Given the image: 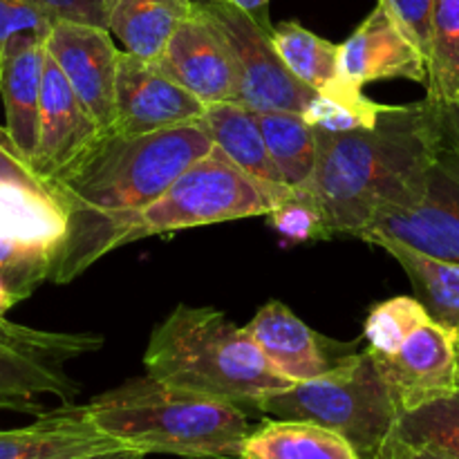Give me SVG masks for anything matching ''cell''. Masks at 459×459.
Masks as SVG:
<instances>
[{"label": "cell", "mask_w": 459, "mask_h": 459, "mask_svg": "<svg viewBox=\"0 0 459 459\" xmlns=\"http://www.w3.org/2000/svg\"><path fill=\"white\" fill-rule=\"evenodd\" d=\"M215 151L202 124L151 134H103L52 184L67 213V236L52 281L67 285L110 251L126 247L130 227L184 170Z\"/></svg>", "instance_id": "obj_1"}, {"label": "cell", "mask_w": 459, "mask_h": 459, "mask_svg": "<svg viewBox=\"0 0 459 459\" xmlns=\"http://www.w3.org/2000/svg\"><path fill=\"white\" fill-rule=\"evenodd\" d=\"M316 170L307 188L323 215L325 238H363L377 215L421 195L442 151V110L429 99L388 106L372 128L316 130Z\"/></svg>", "instance_id": "obj_2"}, {"label": "cell", "mask_w": 459, "mask_h": 459, "mask_svg": "<svg viewBox=\"0 0 459 459\" xmlns=\"http://www.w3.org/2000/svg\"><path fill=\"white\" fill-rule=\"evenodd\" d=\"M146 375L170 388L240 408L294 385L282 377L245 327L213 307L178 305L152 330L143 354Z\"/></svg>", "instance_id": "obj_3"}, {"label": "cell", "mask_w": 459, "mask_h": 459, "mask_svg": "<svg viewBox=\"0 0 459 459\" xmlns=\"http://www.w3.org/2000/svg\"><path fill=\"white\" fill-rule=\"evenodd\" d=\"M101 433L146 455L238 457L251 433L245 408L137 377L83 406Z\"/></svg>", "instance_id": "obj_4"}, {"label": "cell", "mask_w": 459, "mask_h": 459, "mask_svg": "<svg viewBox=\"0 0 459 459\" xmlns=\"http://www.w3.org/2000/svg\"><path fill=\"white\" fill-rule=\"evenodd\" d=\"M254 411L334 430L357 448L361 459H375L402 415L370 348L318 379L263 397Z\"/></svg>", "instance_id": "obj_5"}, {"label": "cell", "mask_w": 459, "mask_h": 459, "mask_svg": "<svg viewBox=\"0 0 459 459\" xmlns=\"http://www.w3.org/2000/svg\"><path fill=\"white\" fill-rule=\"evenodd\" d=\"M67 236V213L0 126V282L27 300L52 281Z\"/></svg>", "instance_id": "obj_6"}, {"label": "cell", "mask_w": 459, "mask_h": 459, "mask_svg": "<svg viewBox=\"0 0 459 459\" xmlns=\"http://www.w3.org/2000/svg\"><path fill=\"white\" fill-rule=\"evenodd\" d=\"M278 204V195L213 151L188 166L139 213L126 238V247L142 238L269 215Z\"/></svg>", "instance_id": "obj_7"}, {"label": "cell", "mask_w": 459, "mask_h": 459, "mask_svg": "<svg viewBox=\"0 0 459 459\" xmlns=\"http://www.w3.org/2000/svg\"><path fill=\"white\" fill-rule=\"evenodd\" d=\"M106 345L92 332H48L18 325L0 316V411L43 415L40 397L72 403L79 384L67 363L99 352Z\"/></svg>", "instance_id": "obj_8"}, {"label": "cell", "mask_w": 459, "mask_h": 459, "mask_svg": "<svg viewBox=\"0 0 459 459\" xmlns=\"http://www.w3.org/2000/svg\"><path fill=\"white\" fill-rule=\"evenodd\" d=\"M195 4L218 27L231 49L238 72V103L255 112L285 110L303 115L307 110L316 92L287 70L267 30L227 4L209 0H195Z\"/></svg>", "instance_id": "obj_9"}, {"label": "cell", "mask_w": 459, "mask_h": 459, "mask_svg": "<svg viewBox=\"0 0 459 459\" xmlns=\"http://www.w3.org/2000/svg\"><path fill=\"white\" fill-rule=\"evenodd\" d=\"M397 240L420 254L459 263V161L444 146L412 204L377 215L361 240Z\"/></svg>", "instance_id": "obj_10"}, {"label": "cell", "mask_w": 459, "mask_h": 459, "mask_svg": "<svg viewBox=\"0 0 459 459\" xmlns=\"http://www.w3.org/2000/svg\"><path fill=\"white\" fill-rule=\"evenodd\" d=\"M48 54L103 133H112L121 49L110 31L90 22L56 21L48 36Z\"/></svg>", "instance_id": "obj_11"}, {"label": "cell", "mask_w": 459, "mask_h": 459, "mask_svg": "<svg viewBox=\"0 0 459 459\" xmlns=\"http://www.w3.org/2000/svg\"><path fill=\"white\" fill-rule=\"evenodd\" d=\"M375 357L402 415L459 390V332L433 318L397 352Z\"/></svg>", "instance_id": "obj_12"}, {"label": "cell", "mask_w": 459, "mask_h": 459, "mask_svg": "<svg viewBox=\"0 0 459 459\" xmlns=\"http://www.w3.org/2000/svg\"><path fill=\"white\" fill-rule=\"evenodd\" d=\"M206 103L175 83L155 61L121 49L117 72V117L108 134H151L200 124Z\"/></svg>", "instance_id": "obj_13"}, {"label": "cell", "mask_w": 459, "mask_h": 459, "mask_svg": "<svg viewBox=\"0 0 459 459\" xmlns=\"http://www.w3.org/2000/svg\"><path fill=\"white\" fill-rule=\"evenodd\" d=\"M101 126L85 110L54 58H45L43 97H40L39 143L31 169L52 186L65 178L103 137Z\"/></svg>", "instance_id": "obj_14"}, {"label": "cell", "mask_w": 459, "mask_h": 459, "mask_svg": "<svg viewBox=\"0 0 459 459\" xmlns=\"http://www.w3.org/2000/svg\"><path fill=\"white\" fill-rule=\"evenodd\" d=\"M245 330L267 361L294 384L318 379L361 352V341L339 343L327 339L278 300L263 305Z\"/></svg>", "instance_id": "obj_15"}, {"label": "cell", "mask_w": 459, "mask_h": 459, "mask_svg": "<svg viewBox=\"0 0 459 459\" xmlns=\"http://www.w3.org/2000/svg\"><path fill=\"white\" fill-rule=\"evenodd\" d=\"M157 65L206 106L238 103V72L231 49L197 4L169 40Z\"/></svg>", "instance_id": "obj_16"}, {"label": "cell", "mask_w": 459, "mask_h": 459, "mask_svg": "<svg viewBox=\"0 0 459 459\" xmlns=\"http://www.w3.org/2000/svg\"><path fill=\"white\" fill-rule=\"evenodd\" d=\"M341 74L359 88L384 79H408L426 85L429 61L390 9L377 0L366 21L341 43Z\"/></svg>", "instance_id": "obj_17"}, {"label": "cell", "mask_w": 459, "mask_h": 459, "mask_svg": "<svg viewBox=\"0 0 459 459\" xmlns=\"http://www.w3.org/2000/svg\"><path fill=\"white\" fill-rule=\"evenodd\" d=\"M119 448L128 446L101 433L74 403L45 411L22 429L0 430V459H88Z\"/></svg>", "instance_id": "obj_18"}, {"label": "cell", "mask_w": 459, "mask_h": 459, "mask_svg": "<svg viewBox=\"0 0 459 459\" xmlns=\"http://www.w3.org/2000/svg\"><path fill=\"white\" fill-rule=\"evenodd\" d=\"M45 58L48 36H27L3 52L0 99L4 103V130L30 164L39 143Z\"/></svg>", "instance_id": "obj_19"}, {"label": "cell", "mask_w": 459, "mask_h": 459, "mask_svg": "<svg viewBox=\"0 0 459 459\" xmlns=\"http://www.w3.org/2000/svg\"><path fill=\"white\" fill-rule=\"evenodd\" d=\"M200 124L204 126L220 155L227 157L249 178L269 188L281 202L291 195L294 188L282 182L281 173L269 155L263 130H260L258 112L236 101L213 103V106H206Z\"/></svg>", "instance_id": "obj_20"}, {"label": "cell", "mask_w": 459, "mask_h": 459, "mask_svg": "<svg viewBox=\"0 0 459 459\" xmlns=\"http://www.w3.org/2000/svg\"><path fill=\"white\" fill-rule=\"evenodd\" d=\"M193 9L195 0H106V27L124 52L157 63Z\"/></svg>", "instance_id": "obj_21"}, {"label": "cell", "mask_w": 459, "mask_h": 459, "mask_svg": "<svg viewBox=\"0 0 459 459\" xmlns=\"http://www.w3.org/2000/svg\"><path fill=\"white\" fill-rule=\"evenodd\" d=\"M238 459H361L339 433L312 421L269 420L251 430Z\"/></svg>", "instance_id": "obj_22"}, {"label": "cell", "mask_w": 459, "mask_h": 459, "mask_svg": "<svg viewBox=\"0 0 459 459\" xmlns=\"http://www.w3.org/2000/svg\"><path fill=\"white\" fill-rule=\"evenodd\" d=\"M370 245L388 251L411 278L420 303L439 325L459 332V263L420 254L388 238H375Z\"/></svg>", "instance_id": "obj_23"}, {"label": "cell", "mask_w": 459, "mask_h": 459, "mask_svg": "<svg viewBox=\"0 0 459 459\" xmlns=\"http://www.w3.org/2000/svg\"><path fill=\"white\" fill-rule=\"evenodd\" d=\"M272 40L287 70L314 92H332L350 83L341 74V45L321 39L300 22H278Z\"/></svg>", "instance_id": "obj_24"}, {"label": "cell", "mask_w": 459, "mask_h": 459, "mask_svg": "<svg viewBox=\"0 0 459 459\" xmlns=\"http://www.w3.org/2000/svg\"><path fill=\"white\" fill-rule=\"evenodd\" d=\"M258 121L282 182L290 188L309 186L318 160L316 130L300 112H258Z\"/></svg>", "instance_id": "obj_25"}, {"label": "cell", "mask_w": 459, "mask_h": 459, "mask_svg": "<svg viewBox=\"0 0 459 459\" xmlns=\"http://www.w3.org/2000/svg\"><path fill=\"white\" fill-rule=\"evenodd\" d=\"M426 99L444 108L459 101V0H435Z\"/></svg>", "instance_id": "obj_26"}, {"label": "cell", "mask_w": 459, "mask_h": 459, "mask_svg": "<svg viewBox=\"0 0 459 459\" xmlns=\"http://www.w3.org/2000/svg\"><path fill=\"white\" fill-rule=\"evenodd\" d=\"M394 435L412 446L459 459V390L448 397L399 415Z\"/></svg>", "instance_id": "obj_27"}, {"label": "cell", "mask_w": 459, "mask_h": 459, "mask_svg": "<svg viewBox=\"0 0 459 459\" xmlns=\"http://www.w3.org/2000/svg\"><path fill=\"white\" fill-rule=\"evenodd\" d=\"M385 110L388 106L368 99L363 88L343 83L332 92H316L303 117L312 128L323 133H352L372 128Z\"/></svg>", "instance_id": "obj_28"}, {"label": "cell", "mask_w": 459, "mask_h": 459, "mask_svg": "<svg viewBox=\"0 0 459 459\" xmlns=\"http://www.w3.org/2000/svg\"><path fill=\"white\" fill-rule=\"evenodd\" d=\"M429 312L420 299L397 296L372 307L366 321L368 348L375 354H393L408 341V336L429 321Z\"/></svg>", "instance_id": "obj_29"}, {"label": "cell", "mask_w": 459, "mask_h": 459, "mask_svg": "<svg viewBox=\"0 0 459 459\" xmlns=\"http://www.w3.org/2000/svg\"><path fill=\"white\" fill-rule=\"evenodd\" d=\"M272 224L291 240H312V238H325V224L323 215L314 202L312 191L307 186L294 188L287 200H282L276 209L269 213Z\"/></svg>", "instance_id": "obj_30"}, {"label": "cell", "mask_w": 459, "mask_h": 459, "mask_svg": "<svg viewBox=\"0 0 459 459\" xmlns=\"http://www.w3.org/2000/svg\"><path fill=\"white\" fill-rule=\"evenodd\" d=\"M56 18L34 0H0V58L16 40L49 36Z\"/></svg>", "instance_id": "obj_31"}, {"label": "cell", "mask_w": 459, "mask_h": 459, "mask_svg": "<svg viewBox=\"0 0 459 459\" xmlns=\"http://www.w3.org/2000/svg\"><path fill=\"white\" fill-rule=\"evenodd\" d=\"M390 9L406 34L421 48L429 56L430 48V25H433L435 0H379Z\"/></svg>", "instance_id": "obj_32"}, {"label": "cell", "mask_w": 459, "mask_h": 459, "mask_svg": "<svg viewBox=\"0 0 459 459\" xmlns=\"http://www.w3.org/2000/svg\"><path fill=\"white\" fill-rule=\"evenodd\" d=\"M34 3L48 9L56 21H76L106 27V0H34Z\"/></svg>", "instance_id": "obj_33"}, {"label": "cell", "mask_w": 459, "mask_h": 459, "mask_svg": "<svg viewBox=\"0 0 459 459\" xmlns=\"http://www.w3.org/2000/svg\"><path fill=\"white\" fill-rule=\"evenodd\" d=\"M375 459H451L442 453H435L430 448H421V446H412V444L403 442L399 439L397 435H390L388 439L384 442V446L379 448Z\"/></svg>", "instance_id": "obj_34"}, {"label": "cell", "mask_w": 459, "mask_h": 459, "mask_svg": "<svg viewBox=\"0 0 459 459\" xmlns=\"http://www.w3.org/2000/svg\"><path fill=\"white\" fill-rule=\"evenodd\" d=\"M209 3L227 4V7L238 9V12L247 13L251 21L258 22L263 30H267L269 34L273 31L272 21H269V7H272V0H209Z\"/></svg>", "instance_id": "obj_35"}, {"label": "cell", "mask_w": 459, "mask_h": 459, "mask_svg": "<svg viewBox=\"0 0 459 459\" xmlns=\"http://www.w3.org/2000/svg\"><path fill=\"white\" fill-rule=\"evenodd\" d=\"M439 110H442V142L459 161V101Z\"/></svg>", "instance_id": "obj_36"}, {"label": "cell", "mask_w": 459, "mask_h": 459, "mask_svg": "<svg viewBox=\"0 0 459 459\" xmlns=\"http://www.w3.org/2000/svg\"><path fill=\"white\" fill-rule=\"evenodd\" d=\"M146 453L137 451V448H119V451H112V453H103V455H94L88 459H143Z\"/></svg>", "instance_id": "obj_37"}, {"label": "cell", "mask_w": 459, "mask_h": 459, "mask_svg": "<svg viewBox=\"0 0 459 459\" xmlns=\"http://www.w3.org/2000/svg\"><path fill=\"white\" fill-rule=\"evenodd\" d=\"M16 305H18L16 296H13L12 291L0 282V316H4V314H7L12 307H16Z\"/></svg>", "instance_id": "obj_38"}, {"label": "cell", "mask_w": 459, "mask_h": 459, "mask_svg": "<svg viewBox=\"0 0 459 459\" xmlns=\"http://www.w3.org/2000/svg\"><path fill=\"white\" fill-rule=\"evenodd\" d=\"M193 459H238V457H193Z\"/></svg>", "instance_id": "obj_39"}, {"label": "cell", "mask_w": 459, "mask_h": 459, "mask_svg": "<svg viewBox=\"0 0 459 459\" xmlns=\"http://www.w3.org/2000/svg\"><path fill=\"white\" fill-rule=\"evenodd\" d=\"M0 74H3V58H0Z\"/></svg>", "instance_id": "obj_40"}]
</instances>
